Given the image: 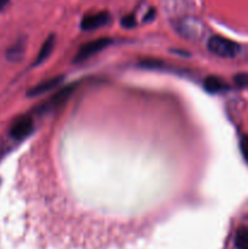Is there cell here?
Returning <instances> with one entry per match:
<instances>
[{
	"instance_id": "2",
	"label": "cell",
	"mask_w": 248,
	"mask_h": 249,
	"mask_svg": "<svg viewBox=\"0 0 248 249\" xmlns=\"http://www.w3.org/2000/svg\"><path fill=\"white\" fill-rule=\"evenodd\" d=\"M111 43L112 40L109 38H99L83 44L79 48V50H78V53H75L74 62H84V61H87L88 58H90L91 56L96 55L100 51L106 49Z\"/></svg>"
},
{
	"instance_id": "3",
	"label": "cell",
	"mask_w": 248,
	"mask_h": 249,
	"mask_svg": "<svg viewBox=\"0 0 248 249\" xmlns=\"http://www.w3.org/2000/svg\"><path fill=\"white\" fill-rule=\"evenodd\" d=\"M34 129L33 119L31 117H19L17 121L14 122L11 129H10V135L15 140H23L27 136L31 135Z\"/></svg>"
},
{
	"instance_id": "10",
	"label": "cell",
	"mask_w": 248,
	"mask_h": 249,
	"mask_svg": "<svg viewBox=\"0 0 248 249\" xmlns=\"http://www.w3.org/2000/svg\"><path fill=\"white\" fill-rule=\"evenodd\" d=\"M22 46H12L9 51H7V58L12 61H16L22 55Z\"/></svg>"
},
{
	"instance_id": "4",
	"label": "cell",
	"mask_w": 248,
	"mask_h": 249,
	"mask_svg": "<svg viewBox=\"0 0 248 249\" xmlns=\"http://www.w3.org/2000/svg\"><path fill=\"white\" fill-rule=\"evenodd\" d=\"M75 89V85H68V87L62 88V89L58 90L55 95L50 97L45 104H43L39 108L40 112H45V111H50V109L56 108V107L61 106L62 104H65L68 99L71 97V95L73 94Z\"/></svg>"
},
{
	"instance_id": "6",
	"label": "cell",
	"mask_w": 248,
	"mask_h": 249,
	"mask_svg": "<svg viewBox=\"0 0 248 249\" xmlns=\"http://www.w3.org/2000/svg\"><path fill=\"white\" fill-rule=\"evenodd\" d=\"M61 82H62V77H53L48 80H44V82L39 83L35 87L32 88L31 90H28L27 95H28L29 97H35L39 96V95H43L45 94V92L53 90V88L58 87V85L61 84Z\"/></svg>"
},
{
	"instance_id": "13",
	"label": "cell",
	"mask_w": 248,
	"mask_h": 249,
	"mask_svg": "<svg viewBox=\"0 0 248 249\" xmlns=\"http://www.w3.org/2000/svg\"><path fill=\"white\" fill-rule=\"evenodd\" d=\"M235 83L238 87H248V73H241L236 75Z\"/></svg>"
},
{
	"instance_id": "5",
	"label": "cell",
	"mask_w": 248,
	"mask_h": 249,
	"mask_svg": "<svg viewBox=\"0 0 248 249\" xmlns=\"http://www.w3.org/2000/svg\"><path fill=\"white\" fill-rule=\"evenodd\" d=\"M109 14L106 11L97 12V14L88 15L84 16V18L80 22V28L83 31H92V29H97L100 27L105 26L109 22Z\"/></svg>"
},
{
	"instance_id": "1",
	"label": "cell",
	"mask_w": 248,
	"mask_h": 249,
	"mask_svg": "<svg viewBox=\"0 0 248 249\" xmlns=\"http://www.w3.org/2000/svg\"><path fill=\"white\" fill-rule=\"evenodd\" d=\"M207 48H208L209 53L223 58L235 57L241 50V46L236 41L220 36H211L207 43Z\"/></svg>"
},
{
	"instance_id": "8",
	"label": "cell",
	"mask_w": 248,
	"mask_h": 249,
	"mask_svg": "<svg viewBox=\"0 0 248 249\" xmlns=\"http://www.w3.org/2000/svg\"><path fill=\"white\" fill-rule=\"evenodd\" d=\"M203 88L211 94H216V92L224 91V90L228 89V84L220 78L209 75L203 80Z\"/></svg>"
},
{
	"instance_id": "12",
	"label": "cell",
	"mask_w": 248,
	"mask_h": 249,
	"mask_svg": "<svg viewBox=\"0 0 248 249\" xmlns=\"http://www.w3.org/2000/svg\"><path fill=\"white\" fill-rule=\"evenodd\" d=\"M136 24V19L134 15H128V16L123 17L122 19V26L125 27V28H133Z\"/></svg>"
},
{
	"instance_id": "14",
	"label": "cell",
	"mask_w": 248,
	"mask_h": 249,
	"mask_svg": "<svg viewBox=\"0 0 248 249\" xmlns=\"http://www.w3.org/2000/svg\"><path fill=\"white\" fill-rule=\"evenodd\" d=\"M10 0H0V11H1L2 9H4L5 6L7 5V2H9Z\"/></svg>"
},
{
	"instance_id": "7",
	"label": "cell",
	"mask_w": 248,
	"mask_h": 249,
	"mask_svg": "<svg viewBox=\"0 0 248 249\" xmlns=\"http://www.w3.org/2000/svg\"><path fill=\"white\" fill-rule=\"evenodd\" d=\"M53 48H55V36L51 34V36H49L48 38H46V40L44 41L43 45H41L40 50H39L38 55H36L35 57V61H34L33 63L34 67L41 65L44 61L48 60L49 56H50L51 53L53 51Z\"/></svg>"
},
{
	"instance_id": "11",
	"label": "cell",
	"mask_w": 248,
	"mask_h": 249,
	"mask_svg": "<svg viewBox=\"0 0 248 249\" xmlns=\"http://www.w3.org/2000/svg\"><path fill=\"white\" fill-rule=\"evenodd\" d=\"M240 148L243 158L248 162V135H243L240 141Z\"/></svg>"
},
{
	"instance_id": "9",
	"label": "cell",
	"mask_w": 248,
	"mask_h": 249,
	"mask_svg": "<svg viewBox=\"0 0 248 249\" xmlns=\"http://www.w3.org/2000/svg\"><path fill=\"white\" fill-rule=\"evenodd\" d=\"M235 246L237 249H248V228L240 229L236 233Z\"/></svg>"
}]
</instances>
